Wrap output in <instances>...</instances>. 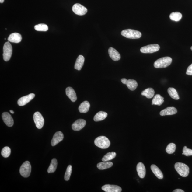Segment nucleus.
I'll return each instance as SVG.
<instances>
[{
  "label": "nucleus",
  "instance_id": "nucleus-1",
  "mask_svg": "<svg viewBox=\"0 0 192 192\" xmlns=\"http://www.w3.org/2000/svg\"><path fill=\"white\" fill-rule=\"evenodd\" d=\"M172 61V58L170 57H163L156 61L154 63V66L157 68H166L171 64Z\"/></svg>",
  "mask_w": 192,
  "mask_h": 192
},
{
  "label": "nucleus",
  "instance_id": "nucleus-2",
  "mask_svg": "<svg viewBox=\"0 0 192 192\" xmlns=\"http://www.w3.org/2000/svg\"><path fill=\"white\" fill-rule=\"evenodd\" d=\"M95 145L102 149H106L110 146V142L109 139L104 136H100L95 139Z\"/></svg>",
  "mask_w": 192,
  "mask_h": 192
},
{
  "label": "nucleus",
  "instance_id": "nucleus-3",
  "mask_svg": "<svg viewBox=\"0 0 192 192\" xmlns=\"http://www.w3.org/2000/svg\"><path fill=\"white\" fill-rule=\"evenodd\" d=\"M175 168L178 173L181 176L186 177L188 176L189 168L186 164L178 162L175 164Z\"/></svg>",
  "mask_w": 192,
  "mask_h": 192
},
{
  "label": "nucleus",
  "instance_id": "nucleus-4",
  "mask_svg": "<svg viewBox=\"0 0 192 192\" xmlns=\"http://www.w3.org/2000/svg\"><path fill=\"white\" fill-rule=\"evenodd\" d=\"M121 35L127 38L138 39L142 36L140 32L131 29L124 30L121 32Z\"/></svg>",
  "mask_w": 192,
  "mask_h": 192
},
{
  "label": "nucleus",
  "instance_id": "nucleus-5",
  "mask_svg": "<svg viewBox=\"0 0 192 192\" xmlns=\"http://www.w3.org/2000/svg\"><path fill=\"white\" fill-rule=\"evenodd\" d=\"M31 167L30 163L28 161H25L22 164L20 169V173L24 178H28L30 176Z\"/></svg>",
  "mask_w": 192,
  "mask_h": 192
},
{
  "label": "nucleus",
  "instance_id": "nucleus-6",
  "mask_svg": "<svg viewBox=\"0 0 192 192\" xmlns=\"http://www.w3.org/2000/svg\"><path fill=\"white\" fill-rule=\"evenodd\" d=\"M3 51L4 60L7 62L11 58L12 52V46L9 42H6L4 44Z\"/></svg>",
  "mask_w": 192,
  "mask_h": 192
},
{
  "label": "nucleus",
  "instance_id": "nucleus-7",
  "mask_svg": "<svg viewBox=\"0 0 192 192\" xmlns=\"http://www.w3.org/2000/svg\"><path fill=\"white\" fill-rule=\"evenodd\" d=\"M159 49L160 46L158 44H151L142 47L140 51L143 53L151 54L158 51Z\"/></svg>",
  "mask_w": 192,
  "mask_h": 192
},
{
  "label": "nucleus",
  "instance_id": "nucleus-8",
  "mask_svg": "<svg viewBox=\"0 0 192 192\" xmlns=\"http://www.w3.org/2000/svg\"><path fill=\"white\" fill-rule=\"evenodd\" d=\"M36 126L38 129H41L44 124V119L43 116L39 112H37L34 113L33 116Z\"/></svg>",
  "mask_w": 192,
  "mask_h": 192
},
{
  "label": "nucleus",
  "instance_id": "nucleus-9",
  "mask_svg": "<svg viewBox=\"0 0 192 192\" xmlns=\"http://www.w3.org/2000/svg\"><path fill=\"white\" fill-rule=\"evenodd\" d=\"M72 10L75 14L81 16L84 15L88 12L87 9L85 7L79 3L74 5Z\"/></svg>",
  "mask_w": 192,
  "mask_h": 192
},
{
  "label": "nucleus",
  "instance_id": "nucleus-10",
  "mask_svg": "<svg viewBox=\"0 0 192 192\" xmlns=\"http://www.w3.org/2000/svg\"><path fill=\"white\" fill-rule=\"evenodd\" d=\"M35 94L33 93L29 94L27 96H24L19 99L18 104L19 106H23L26 105L31 100L34 98Z\"/></svg>",
  "mask_w": 192,
  "mask_h": 192
},
{
  "label": "nucleus",
  "instance_id": "nucleus-11",
  "mask_svg": "<svg viewBox=\"0 0 192 192\" xmlns=\"http://www.w3.org/2000/svg\"><path fill=\"white\" fill-rule=\"evenodd\" d=\"M86 120L79 119L76 121L72 124V128L75 131H79L83 128L86 125Z\"/></svg>",
  "mask_w": 192,
  "mask_h": 192
},
{
  "label": "nucleus",
  "instance_id": "nucleus-12",
  "mask_svg": "<svg viewBox=\"0 0 192 192\" xmlns=\"http://www.w3.org/2000/svg\"><path fill=\"white\" fill-rule=\"evenodd\" d=\"M103 191L106 192H121L122 189L121 187L116 185L107 184L102 187Z\"/></svg>",
  "mask_w": 192,
  "mask_h": 192
},
{
  "label": "nucleus",
  "instance_id": "nucleus-13",
  "mask_svg": "<svg viewBox=\"0 0 192 192\" xmlns=\"http://www.w3.org/2000/svg\"><path fill=\"white\" fill-rule=\"evenodd\" d=\"M64 138V135L62 132L58 131L54 134L51 141V144L52 146H55L58 143L61 142Z\"/></svg>",
  "mask_w": 192,
  "mask_h": 192
},
{
  "label": "nucleus",
  "instance_id": "nucleus-14",
  "mask_svg": "<svg viewBox=\"0 0 192 192\" xmlns=\"http://www.w3.org/2000/svg\"><path fill=\"white\" fill-rule=\"evenodd\" d=\"M2 117L4 122L8 126L11 127L13 125V119L9 113H3L2 114Z\"/></svg>",
  "mask_w": 192,
  "mask_h": 192
},
{
  "label": "nucleus",
  "instance_id": "nucleus-15",
  "mask_svg": "<svg viewBox=\"0 0 192 192\" xmlns=\"http://www.w3.org/2000/svg\"><path fill=\"white\" fill-rule=\"evenodd\" d=\"M110 57L114 61H118L121 58V55L117 50L113 47L109 48L108 50Z\"/></svg>",
  "mask_w": 192,
  "mask_h": 192
},
{
  "label": "nucleus",
  "instance_id": "nucleus-16",
  "mask_svg": "<svg viewBox=\"0 0 192 192\" xmlns=\"http://www.w3.org/2000/svg\"><path fill=\"white\" fill-rule=\"evenodd\" d=\"M66 94L67 96L70 99L72 102H75L77 100L76 94L74 90L72 88L68 87L66 89Z\"/></svg>",
  "mask_w": 192,
  "mask_h": 192
},
{
  "label": "nucleus",
  "instance_id": "nucleus-17",
  "mask_svg": "<svg viewBox=\"0 0 192 192\" xmlns=\"http://www.w3.org/2000/svg\"><path fill=\"white\" fill-rule=\"evenodd\" d=\"M8 40V41L12 43H18L22 41V37L19 33H15L9 35Z\"/></svg>",
  "mask_w": 192,
  "mask_h": 192
},
{
  "label": "nucleus",
  "instance_id": "nucleus-18",
  "mask_svg": "<svg viewBox=\"0 0 192 192\" xmlns=\"http://www.w3.org/2000/svg\"><path fill=\"white\" fill-rule=\"evenodd\" d=\"M136 169L139 176L141 178H144L146 174V170L144 164L141 162L139 163L137 166Z\"/></svg>",
  "mask_w": 192,
  "mask_h": 192
},
{
  "label": "nucleus",
  "instance_id": "nucleus-19",
  "mask_svg": "<svg viewBox=\"0 0 192 192\" xmlns=\"http://www.w3.org/2000/svg\"><path fill=\"white\" fill-rule=\"evenodd\" d=\"M177 113V109L173 107H168L162 110L160 115L162 116L176 114Z\"/></svg>",
  "mask_w": 192,
  "mask_h": 192
},
{
  "label": "nucleus",
  "instance_id": "nucleus-20",
  "mask_svg": "<svg viewBox=\"0 0 192 192\" xmlns=\"http://www.w3.org/2000/svg\"><path fill=\"white\" fill-rule=\"evenodd\" d=\"M85 58L83 56L80 55L78 57L75 64V68L77 70L80 71L83 67Z\"/></svg>",
  "mask_w": 192,
  "mask_h": 192
},
{
  "label": "nucleus",
  "instance_id": "nucleus-21",
  "mask_svg": "<svg viewBox=\"0 0 192 192\" xmlns=\"http://www.w3.org/2000/svg\"><path fill=\"white\" fill-rule=\"evenodd\" d=\"M90 104L89 102L87 101H84L82 102L79 107V110L80 113H86L89 110Z\"/></svg>",
  "mask_w": 192,
  "mask_h": 192
},
{
  "label": "nucleus",
  "instance_id": "nucleus-22",
  "mask_svg": "<svg viewBox=\"0 0 192 192\" xmlns=\"http://www.w3.org/2000/svg\"><path fill=\"white\" fill-rule=\"evenodd\" d=\"M151 169L156 177L159 179H162L163 178V175L161 170L157 166L152 164L151 166Z\"/></svg>",
  "mask_w": 192,
  "mask_h": 192
},
{
  "label": "nucleus",
  "instance_id": "nucleus-23",
  "mask_svg": "<svg viewBox=\"0 0 192 192\" xmlns=\"http://www.w3.org/2000/svg\"><path fill=\"white\" fill-rule=\"evenodd\" d=\"M164 98L159 94H157L154 97L152 104L157 105L158 106L161 105L164 102Z\"/></svg>",
  "mask_w": 192,
  "mask_h": 192
},
{
  "label": "nucleus",
  "instance_id": "nucleus-24",
  "mask_svg": "<svg viewBox=\"0 0 192 192\" xmlns=\"http://www.w3.org/2000/svg\"><path fill=\"white\" fill-rule=\"evenodd\" d=\"M113 163L110 162H103L98 164L97 166L100 170H105L110 168L113 166Z\"/></svg>",
  "mask_w": 192,
  "mask_h": 192
},
{
  "label": "nucleus",
  "instance_id": "nucleus-25",
  "mask_svg": "<svg viewBox=\"0 0 192 192\" xmlns=\"http://www.w3.org/2000/svg\"><path fill=\"white\" fill-rule=\"evenodd\" d=\"M155 91L153 88H149L145 89L141 93V94L147 98H152L155 95Z\"/></svg>",
  "mask_w": 192,
  "mask_h": 192
},
{
  "label": "nucleus",
  "instance_id": "nucleus-26",
  "mask_svg": "<svg viewBox=\"0 0 192 192\" xmlns=\"http://www.w3.org/2000/svg\"><path fill=\"white\" fill-rule=\"evenodd\" d=\"M107 116V113L105 112L101 111L97 113L94 116V121L96 122L104 120Z\"/></svg>",
  "mask_w": 192,
  "mask_h": 192
},
{
  "label": "nucleus",
  "instance_id": "nucleus-27",
  "mask_svg": "<svg viewBox=\"0 0 192 192\" xmlns=\"http://www.w3.org/2000/svg\"><path fill=\"white\" fill-rule=\"evenodd\" d=\"M126 85L130 90L134 91L138 87V83L135 80L130 79L127 80Z\"/></svg>",
  "mask_w": 192,
  "mask_h": 192
},
{
  "label": "nucleus",
  "instance_id": "nucleus-28",
  "mask_svg": "<svg viewBox=\"0 0 192 192\" xmlns=\"http://www.w3.org/2000/svg\"><path fill=\"white\" fill-rule=\"evenodd\" d=\"M57 166H58V161L55 158H54L52 160L51 163L47 170V172L49 173H53L55 171Z\"/></svg>",
  "mask_w": 192,
  "mask_h": 192
},
{
  "label": "nucleus",
  "instance_id": "nucleus-29",
  "mask_svg": "<svg viewBox=\"0 0 192 192\" xmlns=\"http://www.w3.org/2000/svg\"><path fill=\"white\" fill-rule=\"evenodd\" d=\"M168 94L174 100H178L179 99V95L176 90L173 88H169L168 90Z\"/></svg>",
  "mask_w": 192,
  "mask_h": 192
},
{
  "label": "nucleus",
  "instance_id": "nucleus-30",
  "mask_svg": "<svg viewBox=\"0 0 192 192\" xmlns=\"http://www.w3.org/2000/svg\"><path fill=\"white\" fill-rule=\"evenodd\" d=\"M182 17V14L179 12H172L170 15V19L176 22L180 21Z\"/></svg>",
  "mask_w": 192,
  "mask_h": 192
},
{
  "label": "nucleus",
  "instance_id": "nucleus-31",
  "mask_svg": "<svg viewBox=\"0 0 192 192\" xmlns=\"http://www.w3.org/2000/svg\"><path fill=\"white\" fill-rule=\"evenodd\" d=\"M117 155V154L115 152H111L106 154L102 158L103 162H107L110 161L115 158Z\"/></svg>",
  "mask_w": 192,
  "mask_h": 192
},
{
  "label": "nucleus",
  "instance_id": "nucleus-32",
  "mask_svg": "<svg viewBox=\"0 0 192 192\" xmlns=\"http://www.w3.org/2000/svg\"><path fill=\"white\" fill-rule=\"evenodd\" d=\"M176 149V145L174 143L169 144L166 148V151L169 154L173 153Z\"/></svg>",
  "mask_w": 192,
  "mask_h": 192
},
{
  "label": "nucleus",
  "instance_id": "nucleus-33",
  "mask_svg": "<svg viewBox=\"0 0 192 192\" xmlns=\"http://www.w3.org/2000/svg\"><path fill=\"white\" fill-rule=\"evenodd\" d=\"M34 27L36 30L39 31H46L48 30L47 25L44 24L36 25Z\"/></svg>",
  "mask_w": 192,
  "mask_h": 192
},
{
  "label": "nucleus",
  "instance_id": "nucleus-34",
  "mask_svg": "<svg viewBox=\"0 0 192 192\" xmlns=\"http://www.w3.org/2000/svg\"><path fill=\"white\" fill-rule=\"evenodd\" d=\"M10 153H11V149L9 147H5L2 149L1 155L4 157L8 158L9 157L10 155Z\"/></svg>",
  "mask_w": 192,
  "mask_h": 192
},
{
  "label": "nucleus",
  "instance_id": "nucleus-35",
  "mask_svg": "<svg viewBox=\"0 0 192 192\" xmlns=\"http://www.w3.org/2000/svg\"><path fill=\"white\" fill-rule=\"evenodd\" d=\"M72 172V166L71 165H69L67 167L66 173L65 175V180L68 181L70 179V176Z\"/></svg>",
  "mask_w": 192,
  "mask_h": 192
},
{
  "label": "nucleus",
  "instance_id": "nucleus-36",
  "mask_svg": "<svg viewBox=\"0 0 192 192\" xmlns=\"http://www.w3.org/2000/svg\"><path fill=\"white\" fill-rule=\"evenodd\" d=\"M182 155L187 156V157L192 156V150L187 148V146H184L183 149Z\"/></svg>",
  "mask_w": 192,
  "mask_h": 192
},
{
  "label": "nucleus",
  "instance_id": "nucleus-37",
  "mask_svg": "<svg viewBox=\"0 0 192 192\" xmlns=\"http://www.w3.org/2000/svg\"><path fill=\"white\" fill-rule=\"evenodd\" d=\"M186 74L188 75H192V64L188 67Z\"/></svg>",
  "mask_w": 192,
  "mask_h": 192
},
{
  "label": "nucleus",
  "instance_id": "nucleus-38",
  "mask_svg": "<svg viewBox=\"0 0 192 192\" xmlns=\"http://www.w3.org/2000/svg\"><path fill=\"white\" fill-rule=\"evenodd\" d=\"M121 81L122 83L126 84L127 80L126 79H121Z\"/></svg>",
  "mask_w": 192,
  "mask_h": 192
},
{
  "label": "nucleus",
  "instance_id": "nucleus-39",
  "mask_svg": "<svg viewBox=\"0 0 192 192\" xmlns=\"http://www.w3.org/2000/svg\"><path fill=\"white\" fill-rule=\"evenodd\" d=\"M173 192H184V191H183V190L180 189H177L176 190H174V191H173Z\"/></svg>",
  "mask_w": 192,
  "mask_h": 192
},
{
  "label": "nucleus",
  "instance_id": "nucleus-40",
  "mask_svg": "<svg viewBox=\"0 0 192 192\" xmlns=\"http://www.w3.org/2000/svg\"><path fill=\"white\" fill-rule=\"evenodd\" d=\"M4 1H5V0H0V3H3Z\"/></svg>",
  "mask_w": 192,
  "mask_h": 192
},
{
  "label": "nucleus",
  "instance_id": "nucleus-41",
  "mask_svg": "<svg viewBox=\"0 0 192 192\" xmlns=\"http://www.w3.org/2000/svg\"><path fill=\"white\" fill-rule=\"evenodd\" d=\"M10 113H12V114H14V111L13 110H10Z\"/></svg>",
  "mask_w": 192,
  "mask_h": 192
},
{
  "label": "nucleus",
  "instance_id": "nucleus-42",
  "mask_svg": "<svg viewBox=\"0 0 192 192\" xmlns=\"http://www.w3.org/2000/svg\"><path fill=\"white\" fill-rule=\"evenodd\" d=\"M191 50L192 51V47H191Z\"/></svg>",
  "mask_w": 192,
  "mask_h": 192
}]
</instances>
